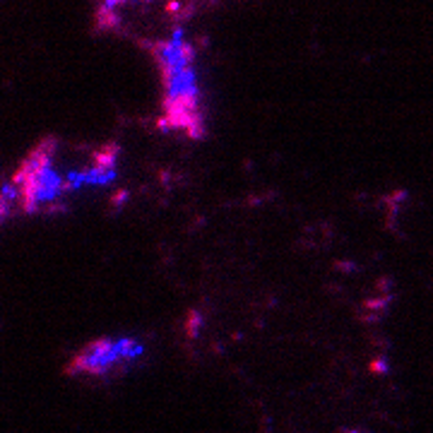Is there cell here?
<instances>
[{
  "mask_svg": "<svg viewBox=\"0 0 433 433\" xmlns=\"http://www.w3.org/2000/svg\"><path fill=\"white\" fill-rule=\"evenodd\" d=\"M142 352H144V347L135 337H104V340H96L92 344H87L70 361L68 373L104 378V375L121 373L123 368L138 363Z\"/></svg>",
  "mask_w": 433,
  "mask_h": 433,
  "instance_id": "2",
  "label": "cell"
},
{
  "mask_svg": "<svg viewBox=\"0 0 433 433\" xmlns=\"http://www.w3.org/2000/svg\"><path fill=\"white\" fill-rule=\"evenodd\" d=\"M156 63L164 75V92H166V111L173 123L198 130L200 116V89H198V72H195V51L188 44L183 31L176 29L169 39L154 46Z\"/></svg>",
  "mask_w": 433,
  "mask_h": 433,
  "instance_id": "1",
  "label": "cell"
}]
</instances>
